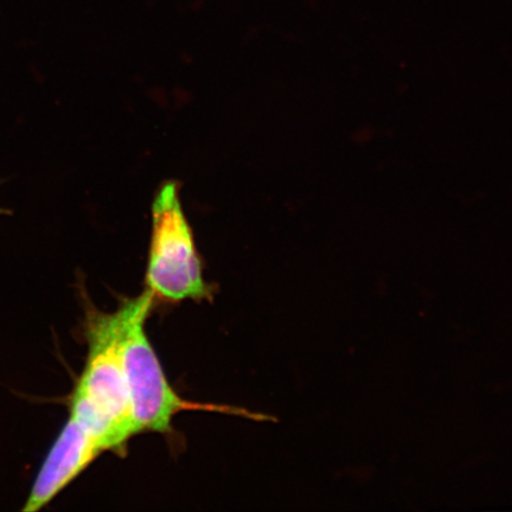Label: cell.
Segmentation results:
<instances>
[{
    "instance_id": "2",
    "label": "cell",
    "mask_w": 512,
    "mask_h": 512,
    "mask_svg": "<svg viewBox=\"0 0 512 512\" xmlns=\"http://www.w3.org/2000/svg\"><path fill=\"white\" fill-rule=\"evenodd\" d=\"M153 302L155 298L145 290L117 310L121 356L136 435L143 432L170 433L172 420L182 412H211L266 420L264 415L241 408L191 402L175 392L145 331Z\"/></svg>"
},
{
    "instance_id": "3",
    "label": "cell",
    "mask_w": 512,
    "mask_h": 512,
    "mask_svg": "<svg viewBox=\"0 0 512 512\" xmlns=\"http://www.w3.org/2000/svg\"><path fill=\"white\" fill-rule=\"evenodd\" d=\"M145 284V290L155 300L166 303L201 302L211 297L176 182L164 183L152 203V234Z\"/></svg>"
},
{
    "instance_id": "1",
    "label": "cell",
    "mask_w": 512,
    "mask_h": 512,
    "mask_svg": "<svg viewBox=\"0 0 512 512\" xmlns=\"http://www.w3.org/2000/svg\"><path fill=\"white\" fill-rule=\"evenodd\" d=\"M88 354L70 400L69 419L102 451L123 454L134 431L117 311L87 312Z\"/></svg>"
},
{
    "instance_id": "4",
    "label": "cell",
    "mask_w": 512,
    "mask_h": 512,
    "mask_svg": "<svg viewBox=\"0 0 512 512\" xmlns=\"http://www.w3.org/2000/svg\"><path fill=\"white\" fill-rule=\"evenodd\" d=\"M104 453L98 443L68 419L38 471L23 511L46 507Z\"/></svg>"
},
{
    "instance_id": "5",
    "label": "cell",
    "mask_w": 512,
    "mask_h": 512,
    "mask_svg": "<svg viewBox=\"0 0 512 512\" xmlns=\"http://www.w3.org/2000/svg\"><path fill=\"white\" fill-rule=\"evenodd\" d=\"M2 214H9V213H8V211L0 208V215H2Z\"/></svg>"
}]
</instances>
